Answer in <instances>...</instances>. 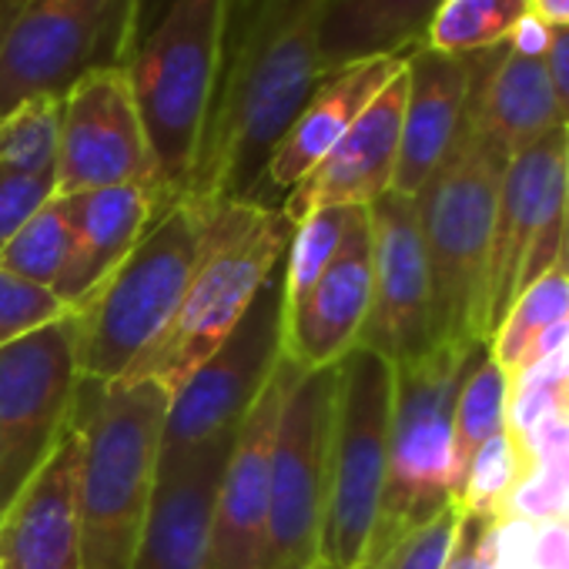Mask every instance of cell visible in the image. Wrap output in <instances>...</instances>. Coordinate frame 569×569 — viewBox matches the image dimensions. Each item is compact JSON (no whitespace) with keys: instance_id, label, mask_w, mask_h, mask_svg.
Returning <instances> with one entry per match:
<instances>
[{"instance_id":"obj_1","label":"cell","mask_w":569,"mask_h":569,"mask_svg":"<svg viewBox=\"0 0 569 569\" xmlns=\"http://www.w3.org/2000/svg\"><path fill=\"white\" fill-rule=\"evenodd\" d=\"M171 396L151 382H78L81 569H131L161 466Z\"/></svg>"},{"instance_id":"obj_2","label":"cell","mask_w":569,"mask_h":569,"mask_svg":"<svg viewBox=\"0 0 569 569\" xmlns=\"http://www.w3.org/2000/svg\"><path fill=\"white\" fill-rule=\"evenodd\" d=\"M201 204L204 244L188 281V292L158 336L121 382L151 379L174 396L194 369L231 336L261 284L284 261L296 224L281 208L248 201L194 198Z\"/></svg>"},{"instance_id":"obj_3","label":"cell","mask_w":569,"mask_h":569,"mask_svg":"<svg viewBox=\"0 0 569 569\" xmlns=\"http://www.w3.org/2000/svg\"><path fill=\"white\" fill-rule=\"evenodd\" d=\"M228 0H168L124 64L158 184L188 198L224 61Z\"/></svg>"},{"instance_id":"obj_4","label":"cell","mask_w":569,"mask_h":569,"mask_svg":"<svg viewBox=\"0 0 569 569\" xmlns=\"http://www.w3.org/2000/svg\"><path fill=\"white\" fill-rule=\"evenodd\" d=\"M506 161L466 118L452 151L416 194L436 346H486V268Z\"/></svg>"},{"instance_id":"obj_5","label":"cell","mask_w":569,"mask_h":569,"mask_svg":"<svg viewBox=\"0 0 569 569\" xmlns=\"http://www.w3.org/2000/svg\"><path fill=\"white\" fill-rule=\"evenodd\" d=\"M204 244L201 204L174 201L71 312L78 376L121 382L174 319Z\"/></svg>"},{"instance_id":"obj_6","label":"cell","mask_w":569,"mask_h":569,"mask_svg":"<svg viewBox=\"0 0 569 569\" xmlns=\"http://www.w3.org/2000/svg\"><path fill=\"white\" fill-rule=\"evenodd\" d=\"M479 349L482 346H436L419 359L392 366L389 472L369 552L452 502L456 399Z\"/></svg>"},{"instance_id":"obj_7","label":"cell","mask_w":569,"mask_h":569,"mask_svg":"<svg viewBox=\"0 0 569 569\" xmlns=\"http://www.w3.org/2000/svg\"><path fill=\"white\" fill-rule=\"evenodd\" d=\"M392 379V362L359 346L336 366L319 569H362L366 562L389 472Z\"/></svg>"},{"instance_id":"obj_8","label":"cell","mask_w":569,"mask_h":569,"mask_svg":"<svg viewBox=\"0 0 569 569\" xmlns=\"http://www.w3.org/2000/svg\"><path fill=\"white\" fill-rule=\"evenodd\" d=\"M138 41V0H21L0 41V118L28 98H64L91 71L124 68Z\"/></svg>"},{"instance_id":"obj_9","label":"cell","mask_w":569,"mask_h":569,"mask_svg":"<svg viewBox=\"0 0 569 569\" xmlns=\"http://www.w3.org/2000/svg\"><path fill=\"white\" fill-rule=\"evenodd\" d=\"M336 366L299 372L284 392L271 452L268 569H319Z\"/></svg>"},{"instance_id":"obj_10","label":"cell","mask_w":569,"mask_h":569,"mask_svg":"<svg viewBox=\"0 0 569 569\" xmlns=\"http://www.w3.org/2000/svg\"><path fill=\"white\" fill-rule=\"evenodd\" d=\"M284 296L281 264L261 284V292L231 329V336L194 369V376L171 396L161 459L181 456L221 436H234L258 396L264 392L274 366L281 362Z\"/></svg>"},{"instance_id":"obj_11","label":"cell","mask_w":569,"mask_h":569,"mask_svg":"<svg viewBox=\"0 0 569 569\" xmlns=\"http://www.w3.org/2000/svg\"><path fill=\"white\" fill-rule=\"evenodd\" d=\"M78 382L71 316L0 349V512L68 429Z\"/></svg>"},{"instance_id":"obj_12","label":"cell","mask_w":569,"mask_h":569,"mask_svg":"<svg viewBox=\"0 0 569 569\" xmlns=\"http://www.w3.org/2000/svg\"><path fill=\"white\" fill-rule=\"evenodd\" d=\"M562 161L566 128L549 131L506 161L486 268V346L526 284L559 264Z\"/></svg>"},{"instance_id":"obj_13","label":"cell","mask_w":569,"mask_h":569,"mask_svg":"<svg viewBox=\"0 0 569 569\" xmlns=\"http://www.w3.org/2000/svg\"><path fill=\"white\" fill-rule=\"evenodd\" d=\"M138 181H158V171L128 71H91L64 94L54 194L71 198Z\"/></svg>"},{"instance_id":"obj_14","label":"cell","mask_w":569,"mask_h":569,"mask_svg":"<svg viewBox=\"0 0 569 569\" xmlns=\"http://www.w3.org/2000/svg\"><path fill=\"white\" fill-rule=\"evenodd\" d=\"M372 221V306L359 349L399 366L436 349L432 281L416 198L389 191L369 204Z\"/></svg>"},{"instance_id":"obj_15","label":"cell","mask_w":569,"mask_h":569,"mask_svg":"<svg viewBox=\"0 0 569 569\" xmlns=\"http://www.w3.org/2000/svg\"><path fill=\"white\" fill-rule=\"evenodd\" d=\"M299 372L292 359L281 356L264 392L238 426L214 499L208 569H268L271 452L284 392Z\"/></svg>"},{"instance_id":"obj_16","label":"cell","mask_w":569,"mask_h":569,"mask_svg":"<svg viewBox=\"0 0 569 569\" xmlns=\"http://www.w3.org/2000/svg\"><path fill=\"white\" fill-rule=\"evenodd\" d=\"M466 118L506 158L536 144L549 131L566 128L546 68V31L536 21H529L509 44L472 54Z\"/></svg>"},{"instance_id":"obj_17","label":"cell","mask_w":569,"mask_h":569,"mask_svg":"<svg viewBox=\"0 0 569 569\" xmlns=\"http://www.w3.org/2000/svg\"><path fill=\"white\" fill-rule=\"evenodd\" d=\"M372 306V221L369 208H352L339 254L309 289V296L284 316L281 356L302 372L339 366L366 329Z\"/></svg>"},{"instance_id":"obj_18","label":"cell","mask_w":569,"mask_h":569,"mask_svg":"<svg viewBox=\"0 0 569 569\" xmlns=\"http://www.w3.org/2000/svg\"><path fill=\"white\" fill-rule=\"evenodd\" d=\"M406 108V68L359 114L342 141L289 191L281 211L292 224L319 208H369L392 191Z\"/></svg>"},{"instance_id":"obj_19","label":"cell","mask_w":569,"mask_h":569,"mask_svg":"<svg viewBox=\"0 0 569 569\" xmlns=\"http://www.w3.org/2000/svg\"><path fill=\"white\" fill-rule=\"evenodd\" d=\"M81 436L61 432L41 469L0 512V569H81Z\"/></svg>"},{"instance_id":"obj_20","label":"cell","mask_w":569,"mask_h":569,"mask_svg":"<svg viewBox=\"0 0 569 569\" xmlns=\"http://www.w3.org/2000/svg\"><path fill=\"white\" fill-rule=\"evenodd\" d=\"M234 436L161 459L131 569H208L214 499Z\"/></svg>"},{"instance_id":"obj_21","label":"cell","mask_w":569,"mask_h":569,"mask_svg":"<svg viewBox=\"0 0 569 569\" xmlns=\"http://www.w3.org/2000/svg\"><path fill=\"white\" fill-rule=\"evenodd\" d=\"M406 68V58H369L326 74L292 128L278 141L258 181L251 204L281 208L289 194L359 121V114L382 94V88Z\"/></svg>"},{"instance_id":"obj_22","label":"cell","mask_w":569,"mask_h":569,"mask_svg":"<svg viewBox=\"0 0 569 569\" xmlns=\"http://www.w3.org/2000/svg\"><path fill=\"white\" fill-rule=\"evenodd\" d=\"M472 91V58L446 54L429 44L406 54L402 144L392 191L416 198L452 151Z\"/></svg>"},{"instance_id":"obj_23","label":"cell","mask_w":569,"mask_h":569,"mask_svg":"<svg viewBox=\"0 0 569 569\" xmlns=\"http://www.w3.org/2000/svg\"><path fill=\"white\" fill-rule=\"evenodd\" d=\"M58 198V194H54ZM74 224L71 261L54 284L58 302L74 312L98 284L131 254L144 231L174 204L158 181L118 184L64 198Z\"/></svg>"},{"instance_id":"obj_24","label":"cell","mask_w":569,"mask_h":569,"mask_svg":"<svg viewBox=\"0 0 569 569\" xmlns=\"http://www.w3.org/2000/svg\"><path fill=\"white\" fill-rule=\"evenodd\" d=\"M442 0H326L316 21L322 74L369 58H406L426 44Z\"/></svg>"},{"instance_id":"obj_25","label":"cell","mask_w":569,"mask_h":569,"mask_svg":"<svg viewBox=\"0 0 569 569\" xmlns=\"http://www.w3.org/2000/svg\"><path fill=\"white\" fill-rule=\"evenodd\" d=\"M509 372L496 366L489 349L482 346L459 386L456 399V419H452V436H456V492L459 482L472 462V456L496 439L499 432L509 429ZM456 502V496H452Z\"/></svg>"},{"instance_id":"obj_26","label":"cell","mask_w":569,"mask_h":569,"mask_svg":"<svg viewBox=\"0 0 569 569\" xmlns=\"http://www.w3.org/2000/svg\"><path fill=\"white\" fill-rule=\"evenodd\" d=\"M529 21V0H442L426 44L446 54L472 58L509 44Z\"/></svg>"},{"instance_id":"obj_27","label":"cell","mask_w":569,"mask_h":569,"mask_svg":"<svg viewBox=\"0 0 569 569\" xmlns=\"http://www.w3.org/2000/svg\"><path fill=\"white\" fill-rule=\"evenodd\" d=\"M74 248V224L64 198L44 201L0 248V271H8L28 284L54 292Z\"/></svg>"},{"instance_id":"obj_28","label":"cell","mask_w":569,"mask_h":569,"mask_svg":"<svg viewBox=\"0 0 569 569\" xmlns=\"http://www.w3.org/2000/svg\"><path fill=\"white\" fill-rule=\"evenodd\" d=\"M562 319H569V274L559 268H549L539 278H532L516 296V302L509 306L506 319L499 322V329L492 332L486 349L496 359V366L506 369L512 379L519 372L532 339Z\"/></svg>"},{"instance_id":"obj_29","label":"cell","mask_w":569,"mask_h":569,"mask_svg":"<svg viewBox=\"0 0 569 569\" xmlns=\"http://www.w3.org/2000/svg\"><path fill=\"white\" fill-rule=\"evenodd\" d=\"M64 98H28L0 118V168L18 174H54Z\"/></svg>"},{"instance_id":"obj_30","label":"cell","mask_w":569,"mask_h":569,"mask_svg":"<svg viewBox=\"0 0 569 569\" xmlns=\"http://www.w3.org/2000/svg\"><path fill=\"white\" fill-rule=\"evenodd\" d=\"M349 214H352V208H319L296 224V234H292L289 251H284V261H281L284 316L296 312V306L309 296V289L339 254V244L349 228Z\"/></svg>"},{"instance_id":"obj_31","label":"cell","mask_w":569,"mask_h":569,"mask_svg":"<svg viewBox=\"0 0 569 569\" xmlns=\"http://www.w3.org/2000/svg\"><path fill=\"white\" fill-rule=\"evenodd\" d=\"M516 482H519V452H516L512 436L506 429L472 456V462L459 482L456 506L462 512L496 519V516H502Z\"/></svg>"},{"instance_id":"obj_32","label":"cell","mask_w":569,"mask_h":569,"mask_svg":"<svg viewBox=\"0 0 569 569\" xmlns=\"http://www.w3.org/2000/svg\"><path fill=\"white\" fill-rule=\"evenodd\" d=\"M459 522H462V509L449 502L429 519L399 532L392 542L372 549L362 569H442L456 542Z\"/></svg>"},{"instance_id":"obj_33","label":"cell","mask_w":569,"mask_h":569,"mask_svg":"<svg viewBox=\"0 0 569 569\" xmlns=\"http://www.w3.org/2000/svg\"><path fill=\"white\" fill-rule=\"evenodd\" d=\"M71 316L54 292L38 289V284H28L8 271H0V349L18 342L21 336L58 322Z\"/></svg>"},{"instance_id":"obj_34","label":"cell","mask_w":569,"mask_h":569,"mask_svg":"<svg viewBox=\"0 0 569 569\" xmlns=\"http://www.w3.org/2000/svg\"><path fill=\"white\" fill-rule=\"evenodd\" d=\"M51 198H54V174H18L0 168V248Z\"/></svg>"},{"instance_id":"obj_35","label":"cell","mask_w":569,"mask_h":569,"mask_svg":"<svg viewBox=\"0 0 569 569\" xmlns=\"http://www.w3.org/2000/svg\"><path fill=\"white\" fill-rule=\"evenodd\" d=\"M322 4H326V0H254L248 18L224 38V61L238 58L254 41H261L264 34L281 28L284 21H292V18H319Z\"/></svg>"},{"instance_id":"obj_36","label":"cell","mask_w":569,"mask_h":569,"mask_svg":"<svg viewBox=\"0 0 569 569\" xmlns=\"http://www.w3.org/2000/svg\"><path fill=\"white\" fill-rule=\"evenodd\" d=\"M489 526H492V516L462 512L456 542L442 569H489Z\"/></svg>"},{"instance_id":"obj_37","label":"cell","mask_w":569,"mask_h":569,"mask_svg":"<svg viewBox=\"0 0 569 569\" xmlns=\"http://www.w3.org/2000/svg\"><path fill=\"white\" fill-rule=\"evenodd\" d=\"M529 569H569V516L536 522Z\"/></svg>"},{"instance_id":"obj_38","label":"cell","mask_w":569,"mask_h":569,"mask_svg":"<svg viewBox=\"0 0 569 569\" xmlns=\"http://www.w3.org/2000/svg\"><path fill=\"white\" fill-rule=\"evenodd\" d=\"M546 31V68L556 91L559 118L569 128V24L566 28H542Z\"/></svg>"},{"instance_id":"obj_39","label":"cell","mask_w":569,"mask_h":569,"mask_svg":"<svg viewBox=\"0 0 569 569\" xmlns=\"http://www.w3.org/2000/svg\"><path fill=\"white\" fill-rule=\"evenodd\" d=\"M566 349H569V319L549 326L546 332H539V336L532 339V346H529V352H526L519 372H522L526 366H532V362H539V359H549V356H556V352H566Z\"/></svg>"},{"instance_id":"obj_40","label":"cell","mask_w":569,"mask_h":569,"mask_svg":"<svg viewBox=\"0 0 569 569\" xmlns=\"http://www.w3.org/2000/svg\"><path fill=\"white\" fill-rule=\"evenodd\" d=\"M532 21L539 28H566L569 24V0H529Z\"/></svg>"},{"instance_id":"obj_41","label":"cell","mask_w":569,"mask_h":569,"mask_svg":"<svg viewBox=\"0 0 569 569\" xmlns=\"http://www.w3.org/2000/svg\"><path fill=\"white\" fill-rule=\"evenodd\" d=\"M556 268L569 274V128H566V161H562V251Z\"/></svg>"},{"instance_id":"obj_42","label":"cell","mask_w":569,"mask_h":569,"mask_svg":"<svg viewBox=\"0 0 569 569\" xmlns=\"http://www.w3.org/2000/svg\"><path fill=\"white\" fill-rule=\"evenodd\" d=\"M251 4L254 0H228V24H224V38L248 18V11H251Z\"/></svg>"},{"instance_id":"obj_43","label":"cell","mask_w":569,"mask_h":569,"mask_svg":"<svg viewBox=\"0 0 569 569\" xmlns=\"http://www.w3.org/2000/svg\"><path fill=\"white\" fill-rule=\"evenodd\" d=\"M164 4H168V0H138V8H141V38L154 24V18L164 11Z\"/></svg>"},{"instance_id":"obj_44","label":"cell","mask_w":569,"mask_h":569,"mask_svg":"<svg viewBox=\"0 0 569 569\" xmlns=\"http://www.w3.org/2000/svg\"><path fill=\"white\" fill-rule=\"evenodd\" d=\"M18 8H21V0H0V41H4V31H8Z\"/></svg>"}]
</instances>
